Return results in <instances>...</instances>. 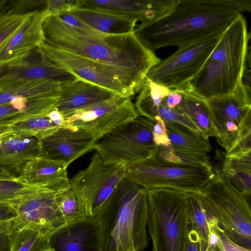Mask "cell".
<instances>
[{
	"mask_svg": "<svg viewBox=\"0 0 251 251\" xmlns=\"http://www.w3.org/2000/svg\"><path fill=\"white\" fill-rule=\"evenodd\" d=\"M60 127L47 114L33 117L10 126L7 133L27 135L41 140Z\"/></svg>",
	"mask_w": 251,
	"mask_h": 251,
	"instance_id": "1f68e13d",
	"label": "cell"
},
{
	"mask_svg": "<svg viewBox=\"0 0 251 251\" xmlns=\"http://www.w3.org/2000/svg\"><path fill=\"white\" fill-rule=\"evenodd\" d=\"M83 0H48L44 9L47 18L56 16L64 12H71L81 7Z\"/></svg>",
	"mask_w": 251,
	"mask_h": 251,
	"instance_id": "f35d334b",
	"label": "cell"
},
{
	"mask_svg": "<svg viewBox=\"0 0 251 251\" xmlns=\"http://www.w3.org/2000/svg\"><path fill=\"white\" fill-rule=\"evenodd\" d=\"M59 97L34 99L13 98L0 105V126H10L30 118L48 114L56 108Z\"/></svg>",
	"mask_w": 251,
	"mask_h": 251,
	"instance_id": "cb8c5ba5",
	"label": "cell"
},
{
	"mask_svg": "<svg viewBox=\"0 0 251 251\" xmlns=\"http://www.w3.org/2000/svg\"><path fill=\"white\" fill-rule=\"evenodd\" d=\"M44 188H46L29 185L18 178H0V203L15 205Z\"/></svg>",
	"mask_w": 251,
	"mask_h": 251,
	"instance_id": "836d02e7",
	"label": "cell"
},
{
	"mask_svg": "<svg viewBox=\"0 0 251 251\" xmlns=\"http://www.w3.org/2000/svg\"><path fill=\"white\" fill-rule=\"evenodd\" d=\"M1 222H2V221H0V223H1Z\"/></svg>",
	"mask_w": 251,
	"mask_h": 251,
	"instance_id": "f907efd6",
	"label": "cell"
},
{
	"mask_svg": "<svg viewBox=\"0 0 251 251\" xmlns=\"http://www.w3.org/2000/svg\"><path fill=\"white\" fill-rule=\"evenodd\" d=\"M222 175L236 189L247 197L251 193V153L225 155Z\"/></svg>",
	"mask_w": 251,
	"mask_h": 251,
	"instance_id": "83f0119b",
	"label": "cell"
},
{
	"mask_svg": "<svg viewBox=\"0 0 251 251\" xmlns=\"http://www.w3.org/2000/svg\"><path fill=\"white\" fill-rule=\"evenodd\" d=\"M39 49L44 57L77 79L105 88L124 97L130 98L134 90L126 85L107 66L88 58L58 49L43 43Z\"/></svg>",
	"mask_w": 251,
	"mask_h": 251,
	"instance_id": "8fae6325",
	"label": "cell"
},
{
	"mask_svg": "<svg viewBox=\"0 0 251 251\" xmlns=\"http://www.w3.org/2000/svg\"><path fill=\"white\" fill-rule=\"evenodd\" d=\"M186 192L156 188L147 190V232L152 251H185L189 230Z\"/></svg>",
	"mask_w": 251,
	"mask_h": 251,
	"instance_id": "5b68a950",
	"label": "cell"
},
{
	"mask_svg": "<svg viewBox=\"0 0 251 251\" xmlns=\"http://www.w3.org/2000/svg\"><path fill=\"white\" fill-rule=\"evenodd\" d=\"M55 200L66 225L88 218L70 187L56 191Z\"/></svg>",
	"mask_w": 251,
	"mask_h": 251,
	"instance_id": "e575fe53",
	"label": "cell"
},
{
	"mask_svg": "<svg viewBox=\"0 0 251 251\" xmlns=\"http://www.w3.org/2000/svg\"><path fill=\"white\" fill-rule=\"evenodd\" d=\"M147 190L123 178L94 218L102 251H142L148 247Z\"/></svg>",
	"mask_w": 251,
	"mask_h": 251,
	"instance_id": "3957f363",
	"label": "cell"
},
{
	"mask_svg": "<svg viewBox=\"0 0 251 251\" xmlns=\"http://www.w3.org/2000/svg\"><path fill=\"white\" fill-rule=\"evenodd\" d=\"M67 167L63 162L39 156L28 162L17 178L30 185L58 191L70 187Z\"/></svg>",
	"mask_w": 251,
	"mask_h": 251,
	"instance_id": "603a6c76",
	"label": "cell"
},
{
	"mask_svg": "<svg viewBox=\"0 0 251 251\" xmlns=\"http://www.w3.org/2000/svg\"><path fill=\"white\" fill-rule=\"evenodd\" d=\"M0 144H1V141H0Z\"/></svg>",
	"mask_w": 251,
	"mask_h": 251,
	"instance_id": "681fc988",
	"label": "cell"
},
{
	"mask_svg": "<svg viewBox=\"0 0 251 251\" xmlns=\"http://www.w3.org/2000/svg\"><path fill=\"white\" fill-rule=\"evenodd\" d=\"M0 140V167L16 178L28 162L42 155L41 141L35 137L7 133Z\"/></svg>",
	"mask_w": 251,
	"mask_h": 251,
	"instance_id": "44dd1931",
	"label": "cell"
},
{
	"mask_svg": "<svg viewBox=\"0 0 251 251\" xmlns=\"http://www.w3.org/2000/svg\"><path fill=\"white\" fill-rule=\"evenodd\" d=\"M118 96H120L94 84L76 79L60 84L55 109L66 117L75 111Z\"/></svg>",
	"mask_w": 251,
	"mask_h": 251,
	"instance_id": "7402d4cb",
	"label": "cell"
},
{
	"mask_svg": "<svg viewBox=\"0 0 251 251\" xmlns=\"http://www.w3.org/2000/svg\"><path fill=\"white\" fill-rule=\"evenodd\" d=\"M46 2L44 0H2L0 15L24 14Z\"/></svg>",
	"mask_w": 251,
	"mask_h": 251,
	"instance_id": "74e56055",
	"label": "cell"
},
{
	"mask_svg": "<svg viewBox=\"0 0 251 251\" xmlns=\"http://www.w3.org/2000/svg\"><path fill=\"white\" fill-rule=\"evenodd\" d=\"M9 126H0V136L7 132Z\"/></svg>",
	"mask_w": 251,
	"mask_h": 251,
	"instance_id": "bcb514c9",
	"label": "cell"
},
{
	"mask_svg": "<svg viewBox=\"0 0 251 251\" xmlns=\"http://www.w3.org/2000/svg\"><path fill=\"white\" fill-rule=\"evenodd\" d=\"M70 12L92 28L106 34L132 32L137 22L129 16L97 9L80 7Z\"/></svg>",
	"mask_w": 251,
	"mask_h": 251,
	"instance_id": "d4e9b609",
	"label": "cell"
},
{
	"mask_svg": "<svg viewBox=\"0 0 251 251\" xmlns=\"http://www.w3.org/2000/svg\"><path fill=\"white\" fill-rule=\"evenodd\" d=\"M200 251H219L212 238L208 242L201 241Z\"/></svg>",
	"mask_w": 251,
	"mask_h": 251,
	"instance_id": "ee69618b",
	"label": "cell"
},
{
	"mask_svg": "<svg viewBox=\"0 0 251 251\" xmlns=\"http://www.w3.org/2000/svg\"><path fill=\"white\" fill-rule=\"evenodd\" d=\"M251 10L250 0H176L168 14L141 23L133 32L153 52L167 46L179 48L222 34L238 16Z\"/></svg>",
	"mask_w": 251,
	"mask_h": 251,
	"instance_id": "7a4b0ae2",
	"label": "cell"
},
{
	"mask_svg": "<svg viewBox=\"0 0 251 251\" xmlns=\"http://www.w3.org/2000/svg\"><path fill=\"white\" fill-rule=\"evenodd\" d=\"M169 89L145 78L134 104L138 115L152 122L155 117H159L166 123L180 124L202 136L197 126L188 118L175 108L168 106L165 97Z\"/></svg>",
	"mask_w": 251,
	"mask_h": 251,
	"instance_id": "e0dca14e",
	"label": "cell"
},
{
	"mask_svg": "<svg viewBox=\"0 0 251 251\" xmlns=\"http://www.w3.org/2000/svg\"><path fill=\"white\" fill-rule=\"evenodd\" d=\"M46 18L44 9L31 12L18 31L0 46V63L23 59L39 48L45 41L43 24Z\"/></svg>",
	"mask_w": 251,
	"mask_h": 251,
	"instance_id": "d6986e66",
	"label": "cell"
},
{
	"mask_svg": "<svg viewBox=\"0 0 251 251\" xmlns=\"http://www.w3.org/2000/svg\"><path fill=\"white\" fill-rule=\"evenodd\" d=\"M54 251H102L98 222L88 218L65 225L50 236Z\"/></svg>",
	"mask_w": 251,
	"mask_h": 251,
	"instance_id": "ac0fdd59",
	"label": "cell"
},
{
	"mask_svg": "<svg viewBox=\"0 0 251 251\" xmlns=\"http://www.w3.org/2000/svg\"><path fill=\"white\" fill-rule=\"evenodd\" d=\"M163 161L180 165L210 164L207 153L159 146L153 156Z\"/></svg>",
	"mask_w": 251,
	"mask_h": 251,
	"instance_id": "d6a6232c",
	"label": "cell"
},
{
	"mask_svg": "<svg viewBox=\"0 0 251 251\" xmlns=\"http://www.w3.org/2000/svg\"><path fill=\"white\" fill-rule=\"evenodd\" d=\"M138 116L130 98L118 96L64 117V126L85 130L99 141L115 127Z\"/></svg>",
	"mask_w": 251,
	"mask_h": 251,
	"instance_id": "7c38bea8",
	"label": "cell"
},
{
	"mask_svg": "<svg viewBox=\"0 0 251 251\" xmlns=\"http://www.w3.org/2000/svg\"><path fill=\"white\" fill-rule=\"evenodd\" d=\"M60 84L47 79L23 80L0 88V105L13 98L34 99L59 97Z\"/></svg>",
	"mask_w": 251,
	"mask_h": 251,
	"instance_id": "484cf974",
	"label": "cell"
},
{
	"mask_svg": "<svg viewBox=\"0 0 251 251\" xmlns=\"http://www.w3.org/2000/svg\"><path fill=\"white\" fill-rule=\"evenodd\" d=\"M40 141L41 156L63 162L68 166L92 150L98 141L85 130L69 126L60 127Z\"/></svg>",
	"mask_w": 251,
	"mask_h": 251,
	"instance_id": "2e32d148",
	"label": "cell"
},
{
	"mask_svg": "<svg viewBox=\"0 0 251 251\" xmlns=\"http://www.w3.org/2000/svg\"><path fill=\"white\" fill-rule=\"evenodd\" d=\"M200 195L209 213L234 242L251 250V210L247 196L216 171Z\"/></svg>",
	"mask_w": 251,
	"mask_h": 251,
	"instance_id": "8992f818",
	"label": "cell"
},
{
	"mask_svg": "<svg viewBox=\"0 0 251 251\" xmlns=\"http://www.w3.org/2000/svg\"><path fill=\"white\" fill-rule=\"evenodd\" d=\"M185 200L189 229L196 232L201 241L208 242L210 215L203 204L200 193L186 192Z\"/></svg>",
	"mask_w": 251,
	"mask_h": 251,
	"instance_id": "f546056e",
	"label": "cell"
},
{
	"mask_svg": "<svg viewBox=\"0 0 251 251\" xmlns=\"http://www.w3.org/2000/svg\"><path fill=\"white\" fill-rule=\"evenodd\" d=\"M175 108L197 126L205 139L215 136L212 115L207 100L182 90L180 101Z\"/></svg>",
	"mask_w": 251,
	"mask_h": 251,
	"instance_id": "4316f807",
	"label": "cell"
},
{
	"mask_svg": "<svg viewBox=\"0 0 251 251\" xmlns=\"http://www.w3.org/2000/svg\"><path fill=\"white\" fill-rule=\"evenodd\" d=\"M215 137L226 153L243 135L251 132V97L241 81L226 95L207 100Z\"/></svg>",
	"mask_w": 251,
	"mask_h": 251,
	"instance_id": "30bf717a",
	"label": "cell"
},
{
	"mask_svg": "<svg viewBox=\"0 0 251 251\" xmlns=\"http://www.w3.org/2000/svg\"><path fill=\"white\" fill-rule=\"evenodd\" d=\"M222 34L178 48L171 56L152 67L146 78L170 89L185 91Z\"/></svg>",
	"mask_w": 251,
	"mask_h": 251,
	"instance_id": "9c48e42d",
	"label": "cell"
},
{
	"mask_svg": "<svg viewBox=\"0 0 251 251\" xmlns=\"http://www.w3.org/2000/svg\"><path fill=\"white\" fill-rule=\"evenodd\" d=\"M56 191L44 188L13 205L17 217L13 229L29 228L50 236L66 225L55 200Z\"/></svg>",
	"mask_w": 251,
	"mask_h": 251,
	"instance_id": "4fadbf2b",
	"label": "cell"
},
{
	"mask_svg": "<svg viewBox=\"0 0 251 251\" xmlns=\"http://www.w3.org/2000/svg\"><path fill=\"white\" fill-rule=\"evenodd\" d=\"M11 222L0 223V251H10L12 241Z\"/></svg>",
	"mask_w": 251,
	"mask_h": 251,
	"instance_id": "60d3db41",
	"label": "cell"
},
{
	"mask_svg": "<svg viewBox=\"0 0 251 251\" xmlns=\"http://www.w3.org/2000/svg\"><path fill=\"white\" fill-rule=\"evenodd\" d=\"M30 12L24 14L0 15V46L9 40L21 27Z\"/></svg>",
	"mask_w": 251,
	"mask_h": 251,
	"instance_id": "8d00e7d4",
	"label": "cell"
},
{
	"mask_svg": "<svg viewBox=\"0 0 251 251\" xmlns=\"http://www.w3.org/2000/svg\"><path fill=\"white\" fill-rule=\"evenodd\" d=\"M209 224L210 237L219 251H251L231 240L221 227L217 220L212 216Z\"/></svg>",
	"mask_w": 251,
	"mask_h": 251,
	"instance_id": "d590c367",
	"label": "cell"
},
{
	"mask_svg": "<svg viewBox=\"0 0 251 251\" xmlns=\"http://www.w3.org/2000/svg\"><path fill=\"white\" fill-rule=\"evenodd\" d=\"M43 28L45 43L107 66L135 93L141 90L150 69L160 61L133 32L113 35L83 30L57 16L47 18Z\"/></svg>",
	"mask_w": 251,
	"mask_h": 251,
	"instance_id": "6da1fadb",
	"label": "cell"
},
{
	"mask_svg": "<svg viewBox=\"0 0 251 251\" xmlns=\"http://www.w3.org/2000/svg\"><path fill=\"white\" fill-rule=\"evenodd\" d=\"M45 251H54V250L52 248H49Z\"/></svg>",
	"mask_w": 251,
	"mask_h": 251,
	"instance_id": "7dc6e473",
	"label": "cell"
},
{
	"mask_svg": "<svg viewBox=\"0 0 251 251\" xmlns=\"http://www.w3.org/2000/svg\"><path fill=\"white\" fill-rule=\"evenodd\" d=\"M1 0H0V5H1V4H0L1 3Z\"/></svg>",
	"mask_w": 251,
	"mask_h": 251,
	"instance_id": "c3c4849f",
	"label": "cell"
},
{
	"mask_svg": "<svg viewBox=\"0 0 251 251\" xmlns=\"http://www.w3.org/2000/svg\"><path fill=\"white\" fill-rule=\"evenodd\" d=\"M53 122L59 126H64L65 119L63 116L55 109L48 114Z\"/></svg>",
	"mask_w": 251,
	"mask_h": 251,
	"instance_id": "7bdbcfd3",
	"label": "cell"
},
{
	"mask_svg": "<svg viewBox=\"0 0 251 251\" xmlns=\"http://www.w3.org/2000/svg\"><path fill=\"white\" fill-rule=\"evenodd\" d=\"M153 122L138 116L115 127L94 145L107 164L128 165L152 157L157 146L153 140Z\"/></svg>",
	"mask_w": 251,
	"mask_h": 251,
	"instance_id": "ba28073f",
	"label": "cell"
},
{
	"mask_svg": "<svg viewBox=\"0 0 251 251\" xmlns=\"http://www.w3.org/2000/svg\"><path fill=\"white\" fill-rule=\"evenodd\" d=\"M76 79L66 70L48 60L39 48L23 59L0 63V88L26 80L47 79L62 84Z\"/></svg>",
	"mask_w": 251,
	"mask_h": 251,
	"instance_id": "5bb4252c",
	"label": "cell"
},
{
	"mask_svg": "<svg viewBox=\"0 0 251 251\" xmlns=\"http://www.w3.org/2000/svg\"><path fill=\"white\" fill-rule=\"evenodd\" d=\"M176 0H83L81 7L125 15L146 23L168 14Z\"/></svg>",
	"mask_w": 251,
	"mask_h": 251,
	"instance_id": "ffe728a7",
	"label": "cell"
},
{
	"mask_svg": "<svg viewBox=\"0 0 251 251\" xmlns=\"http://www.w3.org/2000/svg\"><path fill=\"white\" fill-rule=\"evenodd\" d=\"M49 239L50 236L33 229H12L10 251H45L50 248Z\"/></svg>",
	"mask_w": 251,
	"mask_h": 251,
	"instance_id": "4dcf8cb0",
	"label": "cell"
},
{
	"mask_svg": "<svg viewBox=\"0 0 251 251\" xmlns=\"http://www.w3.org/2000/svg\"><path fill=\"white\" fill-rule=\"evenodd\" d=\"M165 123L171 146L178 150L207 153L211 150L208 140L177 123Z\"/></svg>",
	"mask_w": 251,
	"mask_h": 251,
	"instance_id": "f1b7e54d",
	"label": "cell"
},
{
	"mask_svg": "<svg viewBox=\"0 0 251 251\" xmlns=\"http://www.w3.org/2000/svg\"><path fill=\"white\" fill-rule=\"evenodd\" d=\"M17 217V213L13 205L0 203V221L12 222Z\"/></svg>",
	"mask_w": 251,
	"mask_h": 251,
	"instance_id": "b9f144b4",
	"label": "cell"
},
{
	"mask_svg": "<svg viewBox=\"0 0 251 251\" xmlns=\"http://www.w3.org/2000/svg\"><path fill=\"white\" fill-rule=\"evenodd\" d=\"M0 178H17L10 174L6 170L0 167Z\"/></svg>",
	"mask_w": 251,
	"mask_h": 251,
	"instance_id": "f6af8a7d",
	"label": "cell"
},
{
	"mask_svg": "<svg viewBox=\"0 0 251 251\" xmlns=\"http://www.w3.org/2000/svg\"><path fill=\"white\" fill-rule=\"evenodd\" d=\"M125 166L105 164L96 152L91 156L87 167L70 179V188L87 217L92 218V205L96 197Z\"/></svg>",
	"mask_w": 251,
	"mask_h": 251,
	"instance_id": "9a60e30c",
	"label": "cell"
},
{
	"mask_svg": "<svg viewBox=\"0 0 251 251\" xmlns=\"http://www.w3.org/2000/svg\"><path fill=\"white\" fill-rule=\"evenodd\" d=\"M250 38L245 18L240 15L223 33L185 91L206 100L233 91L242 81Z\"/></svg>",
	"mask_w": 251,
	"mask_h": 251,
	"instance_id": "277c9868",
	"label": "cell"
},
{
	"mask_svg": "<svg viewBox=\"0 0 251 251\" xmlns=\"http://www.w3.org/2000/svg\"><path fill=\"white\" fill-rule=\"evenodd\" d=\"M152 126V137L155 145L157 146H170L165 122L159 117H155Z\"/></svg>",
	"mask_w": 251,
	"mask_h": 251,
	"instance_id": "ab89813d",
	"label": "cell"
},
{
	"mask_svg": "<svg viewBox=\"0 0 251 251\" xmlns=\"http://www.w3.org/2000/svg\"><path fill=\"white\" fill-rule=\"evenodd\" d=\"M125 173L147 190L167 188L191 193H201L214 175L210 164H176L153 156L126 166Z\"/></svg>",
	"mask_w": 251,
	"mask_h": 251,
	"instance_id": "52a82bcc",
	"label": "cell"
}]
</instances>
